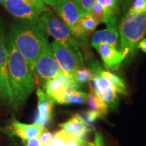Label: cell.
I'll return each instance as SVG.
<instances>
[{
  "mask_svg": "<svg viewBox=\"0 0 146 146\" xmlns=\"http://www.w3.org/2000/svg\"><path fill=\"white\" fill-rule=\"evenodd\" d=\"M28 62L34 75L38 58L49 44L47 34L37 23H20L12 25L8 36Z\"/></svg>",
  "mask_w": 146,
  "mask_h": 146,
  "instance_id": "1",
  "label": "cell"
},
{
  "mask_svg": "<svg viewBox=\"0 0 146 146\" xmlns=\"http://www.w3.org/2000/svg\"><path fill=\"white\" fill-rule=\"evenodd\" d=\"M51 46L54 57L65 75L74 77L78 69L85 67L81 52H77L57 40L53 41Z\"/></svg>",
  "mask_w": 146,
  "mask_h": 146,
  "instance_id": "5",
  "label": "cell"
},
{
  "mask_svg": "<svg viewBox=\"0 0 146 146\" xmlns=\"http://www.w3.org/2000/svg\"><path fill=\"white\" fill-rule=\"evenodd\" d=\"M0 102L7 106H14L8 70V51L5 36L0 38Z\"/></svg>",
  "mask_w": 146,
  "mask_h": 146,
  "instance_id": "8",
  "label": "cell"
},
{
  "mask_svg": "<svg viewBox=\"0 0 146 146\" xmlns=\"http://www.w3.org/2000/svg\"><path fill=\"white\" fill-rule=\"evenodd\" d=\"M53 135H54V134H52L48 130H47L45 128H43V129L38 136V138L39 139L41 143L43 145V144L51 143Z\"/></svg>",
  "mask_w": 146,
  "mask_h": 146,
  "instance_id": "28",
  "label": "cell"
},
{
  "mask_svg": "<svg viewBox=\"0 0 146 146\" xmlns=\"http://www.w3.org/2000/svg\"><path fill=\"white\" fill-rule=\"evenodd\" d=\"M8 51L9 78L14 108H18L25 103L35 87L34 74L23 54L7 38Z\"/></svg>",
  "mask_w": 146,
  "mask_h": 146,
  "instance_id": "2",
  "label": "cell"
},
{
  "mask_svg": "<svg viewBox=\"0 0 146 146\" xmlns=\"http://www.w3.org/2000/svg\"><path fill=\"white\" fill-rule=\"evenodd\" d=\"M85 146H104L103 139L100 133H97L92 142H87Z\"/></svg>",
  "mask_w": 146,
  "mask_h": 146,
  "instance_id": "31",
  "label": "cell"
},
{
  "mask_svg": "<svg viewBox=\"0 0 146 146\" xmlns=\"http://www.w3.org/2000/svg\"><path fill=\"white\" fill-rule=\"evenodd\" d=\"M62 129L76 137H84L88 133L89 129L87 123L79 114H75L68 121L60 125Z\"/></svg>",
  "mask_w": 146,
  "mask_h": 146,
  "instance_id": "16",
  "label": "cell"
},
{
  "mask_svg": "<svg viewBox=\"0 0 146 146\" xmlns=\"http://www.w3.org/2000/svg\"><path fill=\"white\" fill-rule=\"evenodd\" d=\"M58 15L68 27L73 35L85 43L87 36L83 33L81 27V17L73 0H68L61 5L55 7Z\"/></svg>",
  "mask_w": 146,
  "mask_h": 146,
  "instance_id": "6",
  "label": "cell"
},
{
  "mask_svg": "<svg viewBox=\"0 0 146 146\" xmlns=\"http://www.w3.org/2000/svg\"><path fill=\"white\" fill-rule=\"evenodd\" d=\"M131 1V0H119V3L123 5H129V3H130Z\"/></svg>",
  "mask_w": 146,
  "mask_h": 146,
  "instance_id": "34",
  "label": "cell"
},
{
  "mask_svg": "<svg viewBox=\"0 0 146 146\" xmlns=\"http://www.w3.org/2000/svg\"><path fill=\"white\" fill-rule=\"evenodd\" d=\"M101 74L102 76H104L106 78H107L110 82V83L114 87L116 92L123 95L127 94V87H126L125 83H124L123 80L120 76L110 72V71L103 70L102 69L101 70Z\"/></svg>",
  "mask_w": 146,
  "mask_h": 146,
  "instance_id": "19",
  "label": "cell"
},
{
  "mask_svg": "<svg viewBox=\"0 0 146 146\" xmlns=\"http://www.w3.org/2000/svg\"><path fill=\"white\" fill-rule=\"evenodd\" d=\"M3 5L12 16L23 23H37L40 16L45 12L31 6L24 0H4Z\"/></svg>",
  "mask_w": 146,
  "mask_h": 146,
  "instance_id": "10",
  "label": "cell"
},
{
  "mask_svg": "<svg viewBox=\"0 0 146 146\" xmlns=\"http://www.w3.org/2000/svg\"><path fill=\"white\" fill-rule=\"evenodd\" d=\"M46 94L58 104H65L66 97L70 90L64 82L56 77L48 80L44 85Z\"/></svg>",
  "mask_w": 146,
  "mask_h": 146,
  "instance_id": "13",
  "label": "cell"
},
{
  "mask_svg": "<svg viewBox=\"0 0 146 146\" xmlns=\"http://www.w3.org/2000/svg\"><path fill=\"white\" fill-rule=\"evenodd\" d=\"M129 11L146 14V0H134Z\"/></svg>",
  "mask_w": 146,
  "mask_h": 146,
  "instance_id": "26",
  "label": "cell"
},
{
  "mask_svg": "<svg viewBox=\"0 0 146 146\" xmlns=\"http://www.w3.org/2000/svg\"><path fill=\"white\" fill-rule=\"evenodd\" d=\"M120 51L133 56L146 32V14L129 12L119 25Z\"/></svg>",
  "mask_w": 146,
  "mask_h": 146,
  "instance_id": "3",
  "label": "cell"
},
{
  "mask_svg": "<svg viewBox=\"0 0 146 146\" xmlns=\"http://www.w3.org/2000/svg\"><path fill=\"white\" fill-rule=\"evenodd\" d=\"M138 49L142 50L144 53H146V38L145 39H143V40H141V41L139 43V44L137 45V50Z\"/></svg>",
  "mask_w": 146,
  "mask_h": 146,
  "instance_id": "33",
  "label": "cell"
},
{
  "mask_svg": "<svg viewBox=\"0 0 146 146\" xmlns=\"http://www.w3.org/2000/svg\"><path fill=\"white\" fill-rule=\"evenodd\" d=\"M38 24L47 34L55 38V40L81 53L79 43L70 29L52 11L49 10L43 12L38 20Z\"/></svg>",
  "mask_w": 146,
  "mask_h": 146,
  "instance_id": "4",
  "label": "cell"
},
{
  "mask_svg": "<svg viewBox=\"0 0 146 146\" xmlns=\"http://www.w3.org/2000/svg\"><path fill=\"white\" fill-rule=\"evenodd\" d=\"M119 33L116 27H107L102 30L97 31L94 33L91 39V45L97 49L100 45L106 44L115 47L118 45Z\"/></svg>",
  "mask_w": 146,
  "mask_h": 146,
  "instance_id": "15",
  "label": "cell"
},
{
  "mask_svg": "<svg viewBox=\"0 0 146 146\" xmlns=\"http://www.w3.org/2000/svg\"><path fill=\"white\" fill-rule=\"evenodd\" d=\"M89 15L94 18L98 25L104 23V12L102 7L98 2L96 3V4L94 5L93 8L91 9Z\"/></svg>",
  "mask_w": 146,
  "mask_h": 146,
  "instance_id": "25",
  "label": "cell"
},
{
  "mask_svg": "<svg viewBox=\"0 0 146 146\" xmlns=\"http://www.w3.org/2000/svg\"><path fill=\"white\" fill-rule=\"evenodd\" d=\"M44 127L33 124L28 125L18 122L14 120L8 128V131L10 134L17 136L22 139V140H26L35 137H38Z\"/></svg>",
  "mask_w": 146,
  "mask_h": 146,
  "instance_id": "14",
  "label": "cell"
},
{
  "mask_svg": "<svg viewBox=\"0 0 146 146\" xmlns=\"http://www.w3.org/2000/svg\"><path fill=\"white\" fill-rule=\"evenodd\" d=\"M88 94L78 90L70 91L66 97L65 104H82L87 101Z\"/></svg>",
  "mask_w": 146,
  "mask_h": 146,
  "instance_id": "21",
  "label": "cell"
},
{
  "mask_svg": "<svg viewBox=\"0 0 146 146\" xmlns=\"http://www.w3.org/2000/svg\"><path fill=\"white\" fill-rule=\"evenodd\" d=\"M93 76V73L91 70L87 69L85 67L79 68L76 71L74 75V78L78 85L81 86L83 84L87 83L91 81Z\"/></svg>",
  "mask_w": 146,
  "mask_h": 146,
  "instance_id": "24",
  "label": "cell"
},
{
  "mask_svg": "<svg viewBox=\"0 0 146 146\" xmlns=\"http://www.w3.org/2000/svg\"><path fill=\"white\" fill-rule=\"evenodd\" d=\"M87 102L89 106L93 110H96L97 112H100L103 116H104L108 113V105L97 96L90 87H89V94H88V98H87Z\"/></svg>",
  "mask_w": 146,
  "mask_h": 146,
  "instance_id": "18",
  "label": "cell"
},
{
  "mask_svg": "<svg viewBox=\"0 0 146 146\" xmlns=\"http://www.w3.org/2000/svg\"><path fill=\"white\" fill-rule=\"evenodd\" d=\"M101 70L102 68L98 64H94V68L91 70L93 76L91 80L90 88L109 106L114 108L118 104L117 92L110 82L102 76Z\"/></svg>",
  "mask_w": 146,
  "mask_h": 146,
  "instance_id": "7",
  "label": "cell"
},
{
  "mask_svg": "<svg viewBox=\"0 0 146 146\" xmlns=\"http://www.w3.org/2000/svg\"><path fill=\"white\" fill-rule=\"evenodd\" d=\"M43 146H52V144H51V143H46V144H43Z\"/></svg>",
  "mask_w": 146,
  "mask_h": 146,
  "instance_id": "36",
  "label": "cell"
},
{
  "mask_svg": "<svg viewBox=\"0 0 146 146\" xmlns=\"http://www.w3.org/2000/svg\"><path fill=\"white\" fill-rule=\"evenodd\" d=\"M27 4H29L33 8L41 10L43 11L49 10V8H47L45 3L43 2V0H24Z\"/></svg>",
  "mask_w": 146,
  "mask_h": 146,
  "instance_id": "29",
  "label": "cell"
},
{
  "mask_svg": "<svg viewBox=\"0 0 146 146\" xmlns=\"http://www.w3.org/2000/svg\"><path fill=\"white\" fill-rule=\"evenodd\" d=\"M104 12V23L107 27H116L119 14V0H96Z\"/></svg>",
  "mask_w": 146,
  "mask_h": 146,
  "instance_id": "17",
  "label": "cell"
},
{
  "mask_svg": "<svg viewBox=\"0 0 146 146\" xmlns=\"http://www.w3.org/2000/svg\"><path fill=\"white\" fill-rule=\"evenodd\" d=\"M103 115L96 110H89L87 111L84 114V120L87 123H94L95 121L98 118L103 117Z\"/></svg>",
  "mask_w": 146,
  "mask_h": 146,
  "instance_id": "27",
  "label": "cell"
},
{
  "mask_svg": "<svg viewBox=\"0 0 146 146\" xmlns=\"http://www.w3.org/2000/svg\"><path fill=\"white\" fill-rule=\"evenodd\" d=\"M0 1H1V2H3V1H4V0H0Z\"/></svg>",
  "mask_w": 146,
  "mask_h": 146,
  "instance_id": "37",
  "label": "cell"
},
{
  "mask_svg": "<svg viewBox=\"0 0 146 146\" xmlns=\"http://www.w3.org/2000/svg\"><path fill=\"white\" fill-rule=\"evenodd\" d=\"M98 25L97 22L89 14L81 17V27L83 33L87 36L94 31Z\"/></svg>",
  "mask_w": 146,
  "mask_h": 146,
  "instance_id": "22",
  "label": "cell"
},
{
  "mask_svg": "<svg viewBox=\"0 0 146 146\" xmlns=\"http://www.w3.org/2000/svg\"><path fill=\"white\" fill-rule=\"evenodd\" d=\"M23 143L24 146H41V143L38 137L23 140Z\"/></svg>",
  "mask_w": 146,
  "mask_h": 146,
  "instance_id": "30",
  "label": "cell"
},
{
  "mask_svg": "<svg viewBox=\"0 0 146 146\" xmlns=\"http://www.w3.org/2000/svg\"><path fill=\"white\" fill-rule=\"evenodd\" d=\"M43 1L45 4L56 7L59 5H61L62 3L66 2L68 0H43Z\"/></svg>",
  "mask_w": 146,
  "mask_h": 146,
  "instance_id": "32",
  "label": "cell"
},
{
  "mask_svg": "<svg viewBox=\"0 0 146 146\" xmlns=\"http://www.w3.org/2000/svg\"><path fill=\"white\" fill-rule=\"evenodd\" d=\"M96 50L101 56L104 66L111 70H118L123 60L129 56L127 53L106 44L100 45Z\"/></svg>",
  "mask_w": 146,
  "mask_h": 146,
  "instance_id": "11",
  "label": "cell"
},
{
  "mask_svg": "<svg viewBox=\"0 0 146 146\" xmlns=\"http://www.w3.org/2000/svg\"><path fill=\"white\" fill-rule=\"evenodd\" d=\"M36 75L38 76L42 84L48 80L56 78L61 74L62 70L53 53L52 46L49 43L45 47L35 64Z\"/></svg>",
  "mask_w": 146,
  "mask_h": 146,
  "instance_id": "9",
  "label": "cell"
},
{
  "mask_svg": "<svg viewBox=\"0 0 146 146\" xmlns=\"http://www.w3.org/2000/svg\"><path fill=\"white\" fill-rule=\"evenodd\" d=\"M79 12L81 17L90 13L91 9L97 2L96 0H73Z\"/></svg>",
  "mask_w": 146,
  "mask_h": 146,
  "instance_id": "23",
  "label": "cell"
},
{
  "mask_svg": "<svg viewBox=\"0 0 146 146\" xmlns=\"http://www.w3.org/2000/svg\"><path fill=\"white\" fill-rule=\"evenodd\" d=\"M36 95L38 97V112L34 124L45 127L52 118L54 102L40 88L37 89Z\"/></svg>",
  "mask_w": 146,
  "mask_h": 146,
  "instance_id": "12",
  "label": "cell"
},
{
  "mask_svg": "<svg viewBox=\"0 0 146 146\" xmlns=\"http://www.w3.org/2000/svg\"><path fill=\"white\" fill-rule=\"evenodd\" d=\"M72 136L62 129L54 133L51 141V144L52 146H69Z\"/></svg>",
  "mask_w": 146,
  "mask_h": 146,
  "instance_id": "20",
  "label": "cell"
},
{
  "mask_svg": "<svg viewBox=\"0 0 146 146\" xmlns=\"http://www.w3.org/2000/svg\"><path fill=\"white\" fill-rule=\"evenodd\" d=\"M3 36H4V34H3L2 30H1V27H0V38L3 37Z\"/></svg>",
  "mask_w": 146,
  "mask_h": 146,
  "instance_id": "35",
  "label": "cell"
}]
</instances>
